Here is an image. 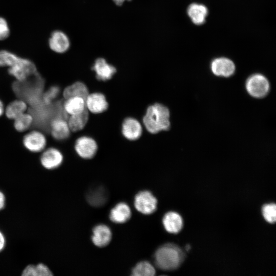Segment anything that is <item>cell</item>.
I'll list each match as a JSON object with an SVG mask.
<instances>
[{"label": "cell", "mask_w": 276, "mask_h": 276, "mask_svg": "<svg viewBox=\"0 0 276 276\" xmlns=\"http://www.w3.org/2000/svg\"><path fill=\"white\" fill-rule=\"evenodd\" d=\"M146 129L151 133L166 131L170 128V111L163 104L155 103L149 106L143 119Z\"/></svg>", "instance_id": "1"}, {"label": "cell", "mask_w": 276, "mask_h": 276, "mask_svg": "<svg viewBox=\"0 0 276 276\" xmlns=\"http://www.w3.org/2000/svg\"><path fill=\"white\" fill-rule=\"evenodd\" d=\"M183 259L182 250L173 244H167L157 249L154 255L156 266L161 269L171 270L177 268Z\"/></svg>", "instance_id": "2"}, {"label": "cell", "mask_w": 276, "mask_h": 276, "mask_svg": "<svg viewBox=\"0 0 276 276\" xmlns=\"http://www.w3.org/2000/svg\"><path fill=\"white\" fill-rule=\"evenodd\" d=\"M8 73L18 81L24 82L37 74L35 65L31 60L20 57L18 60L8 68Z\"/></svg>", "instance_id": "3"}, {"label": "cell", "mask_w": 276, "mask_h": 276, "mask_svg": "<svg viewBox=\"0 0 276 276\" xmlns=\"http://www.w3.org/2000/svg\"><path fill=\"white\" fill-rule=\"evenodd\" d=\"M246 88L250 96L261 98L268 94L269 90V83L264 76L256 74L248 78L246 82Z\"/></svg>", "instance_id": "4"}, {"label": "cell", "mask_w": 276, "mask_h": 276, "mask_svg": "<svg viewBox=\"0 0 276 276\" xmlns=\"http://www.w3.org/2000/svg\"><path fill=\"white\" fill-rule=\"evenodd\" d=\"M157 201L153 194L148 191L138 193L135 198L134 204L135 209L145 215H149L155 211Z\"/></svg>", "instance_id": "5"}, {"label": "cell", "mask_w": 276, "mask_h": 276, "mask_svg": "<svg viewBox=\"0 0 276 276\" xmlns=\"http://www.w3.org/2000/svg\"><path fill=\"white\" fill-rule=\"evenodd\" d=\"M22 143L27 150L32 152L37 153L41 152L45 148L47 139L42 132L33 130L24 136Z\"/></svg>", "instance_id": "6"}, {"label": "cell", "mask_w": 276, "mask_h": 276, "mask_svg": "<svg viewBox=\"0 0 276 276\" xmlns=\"http://www.w3.org/2000/svg\"><path fill=\"white\" fill-rule=\"evenodd\" d=\"M211 69L213 73L217 76L228 77L233 75L235 71L234 62L226 57H218L212 60Z\"/></svg>", "instance_id": "7"}, {"label": "cell", "mask_w": 276, "mask_h": 276, "mask_svg": "<svg viewBox=\"0 0 276 276\" xmlns=\"http://www.w3.org/2000/svg\"><path fill=\"white\" fill-rule=\"evenodd\" d=\"M75 149L77 153L82 158L89 159L93 157L97 150V145L91 137L82 136L75 143Z\"/></svg>", "instance_id": "8"}, {"label": "cell", "mask_w": 276, "mask_h": 276, "mask_svg": "<svg viewBox=\"0 0 276 276\" xmlns=\"http://www.w3.org/2000/svg\"><path fill=\"white\" fill-rule=\"evenodd\" d=\"M63 159V155L58 149L50 147L42 152L40 159L41 164L44 168L52 170L60 166Z\"/></svg>", "instance_id": "9"}, {"label": "cell", "mask_w": 276, "mask_h": 276, "mask_svg": "<svg viewBox=\"0 0 276 276\" xmlns=\"http://www.w3.org/2000/svg\"><path fill=\"white\" fill-rule=\"evenodd\" d=\"M50 49L58 53L66 52L70 46V42L67 36L63 32L56 30L53 32L49 40Z\"/></svg>", "instance_id": "10"}, {"label": "cell", "mask_w": 276, "mask_h": 276, "mask_svg": "<svg viewBox=\"0 0 276 276\" xmlns=\"http://www.w3.org/2000/svg\"><path fill=\"white\" fill-rule=\"evenodd\" d=\"M85 104L86 109L95 113L105 111L108 106L104 95L99 93L88 95L85 99Z\"/></svg>", "instance_id": "11"}, {"label": "cell", "mask_w": 276, "mask_h": 276, "mask_svg": "<svg viewBox=\"0 0 276 276\" xmlns=\"http://www.w3.org/2000/svg\"><path fill=\"white\" fill-rule=\"evenodd\" d=\"M122 132L125 138L129 140L134 141L141 136L142 128L137 120L128 118L124 120L122 124Z\"/></svg>", "instance_id": "12"}, {"label": "cell", "mask_w": 276, "mask_h": 276, "mask_svg": "<svg viewBox=\"0 0 276 276\" xmlns=\"http://www.w3.org/2000/svg\"><path fill=\"white\" fill-rule=\"evenodd\" d=\"M51 133L54 139L58 141L66 139L70 134V129L66 120L55 118L50 124Z\"/></svg>", "instance_id": "13"}, {"label": "cell", "mask_w": 276, "mask_h": 276, "mask_svg": "<svg viewBox=\"0 0 276 276\" xmlns=\"http://www.w3.org/2000/svg\"><path fill=\"white\" fill-rule=\"evenodd\" d=\"M92 70L95 72L97 78L102 81L110 79L116 72V68L102 58L95 60Z\"/></svg>", "instance_id": "14"}, {"label": "cell", "mask_w": 276, "mask_h": 276, "mask_svg": "<svg viewBox=\"0 0 276 276\" xmlns=\"http://www.w3.org/2000/svg\"><path fill=\"white\" fill-rule=\"evenodd\" d=\"M112 234L108 226L104 224H99L93 229L92 241L98 247H104L110 241Z\"/></svg>", "instance_id": "15"}, {"label": "cell", "mask_w": 276, "mask_h": 276, "mask_svg": "<svg viewBox=\"0 0 276 276\" xmlns=\"http://www.w3.org/2000/svg\"><path fill=\"white\" fill-rule=\"evenodd\" d=\"M187 14L194 24L201 25L205 21L208 9L203 4L192 3L187 8Z\"/></svg>", "instance_id": "16"}, {"label": "cell", "mask_w": 276, "mask_h": 276, "mask_svg": "<svg viewBox=\"0 0 276 276\" xmlns=\"http://www.w3.org/2000/svg\"><path fill=\"white\" fill-rule=\"evenodd\" d=\"M131 215L129 206L124 202L116 204L110 211V219L116 223H123L127 221Z\"/></svg>", "instance_id": "17"}, {"label": "cell", "mask_w": 276, "mask_h": 276, "mask_svg": "<svg viewBox=\"0 0 276 276\" xmlns=\"http://www.w3.org/2000/svg\"><path fill=\"white\" fill-rule=\"evenodd\" d=\"M163 223L168 232L176 234L181 229L183 222L181 217L178 213L169 212L163 217Z\"/></svg>", "instance_id": "18"}, {"label": "cell", "mask_w": 276, "mask_h": 276, "mask_svg": "<svg viewBox=\"0 0 276 276\" xmlns=\"http://www.w3.org/2000/svg\"><path fill=\"white\" fill-rule=\"evenodd\" d=\"M63 107L67 114H79L86 108L85 100L80 97H70L63 103Z\"/></svg>", "instance_id": "19"}, {"label": "cell", "mask_w": 276, "mask_h": 276, "mask_svg": "<svg viewBox=\"0 0 276 276\" xmlns=\"http://www.w3.org/2000/svg\"><path fill=\"white\" fill-rule=\"evenodd\" d=\"M108 195L104 187L98 186L91 189L87 194L88 203L93 206H100L104 204Z\"/></svg>", "instance_id": "20"}, {"label": "cell", "mask_w": 276, "mask_h": 276, "mask_svg": "<svg viewBox=\"0 0 276 276\" xmlns=\"http://www.w3.org/2000/svg\"><path fill=\"white\" fill-rule=\"evenodd\" d=\"M88 95L87 86L79 81L66 87L63 92V96L65 99L73 97H80L85 100Z\"/></svg>", "instance_id": "21"}, {"label": "cell", "mask_w": 276, "mask_h": 276, "mask_svg": "<svg viewBox=\"0 0 276 276\" xmlns=\"http://www.w3.org/2000/svg\"><path fill=\"white\" fill-rule=\"evenodd\" d=\"M88 120V112L86 108L79 114L71 115L67 121L71 131L77 132L82 129Z\"/></svg>", "instance_id": "22"}, {"label": "cell", "mask_w": 276, "mask_h": 276, "mask_svg": "<svg viewBox=\"0 0 276 276\" xmlns=\"http://www.w3.org/2000/svg\"><path fill=\"white\" fill-rule=\"evenodd\" d=\"M27 104L22 100H16L10 103L6 108V117L11 120H14L17 117L26 112Z\"/></svg>", "instance_id": "23"}, {"label": "cell", "mask_w": 276, "mask_h": 276, "mask_svg": "<svg viewBox=\"0 0 276 276\" xmlns=\"http://www.w3.org/2000/svg\"><path fill=\"white\" fill-rule=\"evenodd\" d=\"M23 276H51L53 274L49 268L43 264L37 265H29L23 270Z\"/></svg>", "instance_id": "24"}, {"label": "cell", "mask_w": 276, "mask_h": 276, "mask_svg": "<svg viewBox=\"0 0 276 276\" xmlns=\"http://www.w3.org/2000/svg\"><path fill=\"white\" fill-rule=\"evenodd\" d=\"M14 127L18 132H24L32 125L33 117L30 114L24 112L14 120Z\"/></svg>", "instance_id": "25"}, {"label": "cell", "mask_w": 276, "mask_h": 276, "mask_svg": "<svg viewBox=\"0 0 276 276\" xmlns=\"http://www.w3.org/2000/svg\"><path fill=\"white\" fill-rule=\"evenodd\" d=\"M155 273V268L147 261L137 263L132 270V275L134 276H153Z\"/></svg>", "instance_id": "26"}, {"label": "cell", "mask_w": 276, "mask_h": 276, "mask_svg": "<svg viewBox=\"0 0 276 276\" xmlns=\"http://www.w3.org/2000/svg\"><path fill=\"white\" fill-rule=\"evenodd\" d=\"M20 57L16 55L6 51H0V67H10L16 63Z\"/></svg>", "instance_id": "27"}, {"label": "cell", "mask_w": 276, "mask_h": 276, "mask_svg": "<svg viewBox=\"0 0 276 276\" xmlns=\"http://www.w3.org/2000/svg\"><path fill=\"white\" fill-rule=\"evenodd\" d=\"M264 219L269 223H273L276 220V205L274 203L264 205L262 208Z\"/></svg>", "instance_id": "28"}, {"label": "cell", "mask_w": 276, "mask_h": 276, "mask_svg": "<svg viewBox=\"0 0 276 276\" xmlns=\"http://www.w3.org/2000/svg\"><path fill=\"white\" fill-rule=\"evenodd\" d=\"M60 93V88L56 86L50 87L43 94L42 100L44 104H51L52 101L55 99Z\"/></svg>", "instance_id": "29"}, {"label": "cell", "mask_w": 276, "mask_h": 276, "mask_svg": "<svg viewBox=\"0 0 276 276\" xmlns=\"http://www.w3.org/2000/svg\"><path fill=\"white\" fill-rule=\"evenodd\" d=\"M10 35V29L6 20L0 17V40H4Z\"/></svg>", "instance_id": "30"}, {"label": "cell", "mask_w": 276, "mask_h": 276, "mask_svg": "<svg viewBox=\"0 0 276 276\" xmlns=\"http://www.w3.org/2000/svg\"><path fill=\"white\" fill-rule=\"evenodd\" d=\"M5 245V238L3 233L0 232V251L3 250Z\"/></svg>", "instance_id": "31"}, {"label": "cell", "mask_w": 276, "mask_h": 276, "mask_svg": "<svg viewBox=\"0 0 276 276\" xmlns=\"http://www.w3.org/2000/svg\"><path fill=\"white\" fill-rule=\"evenodd\" d=\"M5 197L4 194L0 191V210H2L5 206Z\"/></svg>", "instance_id": "32"}, {"label": "cell", "mask_w": 276, "mask_h": 276, "mask_svg": "<svg viewBox=\"0 0 276 276\" xmlns=\"http://www.w3.org/2000/svg\"><path fill=\"white\" fill-rule=\"evenodd\" d=\"M113 2L118 6H121L125 1H131V0H112Z\"/></svg>", "instance_id": "33"}, {"label": "cell", "mask_w": 276, "mask_h": 276, "mask_svg": "<svg viewBox=\"0 0 276 276\" xmlns=\"http://www.w3.org/2000/svg\"><path fill=\"white\" fill-rule=\"evenodd\" d=\"M4 112V104L2 101L0 100V117L2 116Z\"/></svg>", "instance_id": "34"}]
</instances>
